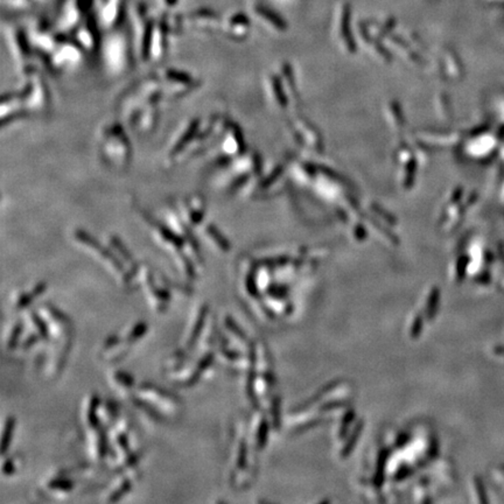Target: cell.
Masks as SVG:
<instances>
[{"label": "cell", "mask_w": 504, "mask_h": 504, "mask_svg": "<svg viewBox=\"0 0 504 504\" xmlns=\"http://www.w3.org/2000/svg\"><path fill=\"white\" fill-rule=\"evenodd\" d=\"M46 289H47V285H46V282H39L34 289H33V292L31 293H23L21 295H20V298L18 299V303H16V307H18V310L20 308H25L26 306L30 305V303L32 302V300L34 299L35 297H39L40 294H42Z\"/></svg>", "instance_id": "11"}, {"label": "cell", "mask_w": 504, "mask_h": 504, "mask_svg": "<svg viewBox=\"0 0 504 504\" xmlns=\"http://www.w3.org/2000/svg\"><path fill=\"white\" fill-rule=\"evenodd\" d=\"M98 154L110 169L123 172L131 165L133 147L125 125L115 120L104 125L98 135Z\"/></svg>", "instance_id": "1"}, {"label": "cell", "mask_w": 504, "mask_h": 504, "mask_svg": "<svg viewBox=\"0 0 504 504\" xmlns=\"http://www.w3.org/2000/svg\"><path fill=\"white\" fill-rule=\"evenodd\" d=\"M73 236L74 239L77 242V244H80L82 248L88 250L96 258H98L99 260H103L109 268L115 270L116 273L122 274L125 281L127 280V272L125 271V265L117 253L112 252V250L104 247L97 239L94 238L89 232L82 230V229L75 230Z\"/></svg>", "instance_id": "6"}, {"label": "cell", "mask_w": 504, "mask_h": 504, "mask_svg": "<svg viewBox=\"0 0 504 504\" xmlns=\"http://www.w3.org/2000/svg\"><path fill=\"white\" fill-rule=\"evenodd\" d=\"M23 331V326H21V323H18L16 326L14 327L13 329V332L11 333V336H10V340H8V348H14L16 347V342H18V339H19V335H20V333H21Z\"/></svg>", "instance_id": "17"}, {"label": "cell", "mask_w": 504, "mask_h": 504, "mask_svg": "<svg viewBox=\"0 0 504 504\" xmlns=\"http://www.w3.org/2000/svg\"><path fill=\"white\" fill-rule=\"evenodd\" d=\"M14 425L15 420L13 417H8L5 424V428H4L3 432V441H2V453L3 455H5L8 447L12 443V436H13L14 432Z\"/></svg>", "instance_id": "12"}, {"label": "cell", "mask_w": 504, "mask_h": 504, "mask_svg": "<svg viewBox=\"0 0 504 504\" xmlns=\"http://www.w3.org/2000/svg\"><path fill=\"white\" fill-rule=\"evenodd\" d=\"M201 118H191L183 124L170 141L166 151V161L170 166L185 164V159L189 148L193 145L201 126Z\"/></svg>", "instance_id": "5"}, {"label": "cell", "mask_w": 504, "mask_h": 504, "mask_svg": "<svg viewBox=\"0 0 504 504\" xmlns=\"http://www.w3.org/2000/svg\"><path fill=\"white\" fill-rule=\"evenodd\" d=\"M156 74L161 82L165 101H177L187 97L201 86V81L198 77L178 68H160Z\"/></svg>", "instance_id": "3"}, {"label": "cell", "mask_w": 504, "mask_h": 504, "mask_svg": "<svg viewBox=\"0 0 504 504\" xmlns=\"http://www.w3.org/2000/svg\"><path fill=\"white\" fill-rule=\"evenodd\" d=\"M179 211L181 212L183 218L191 228L200 227L205 223L207 215V202L203 195L193 193L187 195L181 200L180 203H177Z\"/></svg>", "instance_id": "8"}, {"label": "cell", "mask_w": 504, "mask_h": 504, "mask_svg": "<svg viewBox=\"0 0 504 504\" xmlns=\"http://www.w3.org/2000/svg\"><path fill=\"white\" fill-rule=\"evenodd\" d=\"M51 60L55 73H61L63 70L75 69L78 64H81L83 54L80 46L62 43L54 48L51 54Z\"/></svg>", "instance_id": "9"}, {"label": "cell", "mask_w": 504, "mask_h": 504, "mask_svg": "<svg viewBox=\"0 0 504 504\" xmlns=\"http://www.w3.org/2000/svg\"><path fill=\"white\" fill-rule=\"evenodd\" d=\"M115 380H116V382L118 383V384H120L124 387H127V389L128 387H131L133 384V378L130 376V375H127L126 372H123V371L116 372Z\"/></svg>", "instance_id": "16"}, {"label": "cell", "mask_w": 504, "mask_h": 504, "mask_svg": "<svg viewBox=\"0 0 504 504\" xmlns=\"http://www.w3.org/2000/svg\"><path fill=\"white\" fill-rule=\"evenodd\" d=\"M104 69L112 77H120L130 73L133 68L131 49L124 40H110L104 46Z\"/></svg>", "instance_id": "4"}, {"label": "cell", "mask_w": 504, "mask_h": 504, "mask_svg": "<svg viewBox=\"0 0 504 504\" xmlns=\"http://www.w3.org/2000/svg\"><path fill=\"white\" fill-rule=\"evenodd\" d=\"M25 82L20 88L25 109L30 115H46L52 106V95L43 73L34 65L24 74Z\"/></svg>", "instance_id": "2"}, {"label": "cell", "mask_w": 504, "mask_h": 504, "mask_svg": "<svg viewBox=\"0 0 504 504\" xmlns=\"http://www.w3.org/2000/svg\"><path fill=\"white\" fill-rule=\"evenodd\" d=\"M146 332H147V324L145 322H138L132 328V332L130 333V335H128V341H130L131 343L136 342L137 340L141 339Z\"/></svg>", "instance_id": "15"}, {"label": "cell", "mask_w": 504, "mask_h": 504, "mask_svg": "<svg viewBox=\"0 0 504 504\" xmlns=\"http://www.w3.org/2000/svg\"><path fill=\"white\" fill-rule=\"evenodd\" d=\"M242 148H243V144H242V136L238 127L236 125L229 124L223 136L221 137L216 156L214 154V157L211 158L210 168L223 167L229 159L238 156Z\"/></svg>", "instance_id": "7"}, {"label": "cell", "mask_w": 504, "mask_h": 504, "mask_svg": "<svg viewBox=\"0 0 504 504\" xmlns=\"http://www.w3.org/2000/svg\"><path fill=\"white\" fill-rule=\"evenodd\" d=\"M203 234L208 238V240L221 251H228L230 249V243L227 239V237L221 232L220 229L215 226L214 223H203Z\"/></svg>", "instance_id": "10"}, {"label": "cell", "mask_w": 504, "mask_h": 504, "mask_svg": "<svg viewBox=\"0 0 504 504\" xmlns=\"http://www.w3.org/2000/svg\"><path fill=\"white\" fill-rule=\"evenodd\" d=\"M206 316H207V306L206 307H202V311L200 312L198 322H196V324H195L193 332H191V335L189 337L188 342H187V345H186L187 349H193L194 344H195V342H196L198 337L200 335V333H201V329H202V326H203V321H205Z\"/></svg>", "instance_id": "13"}, {"label": "cell", "mask_w": 504, "mask_h": 504, "mask_svg": "<svg viewBox=\"0 0 504 504\" xmlns=\"http://www.w3.org/2000/svg\"><path fill=\"white\" fill-rule=\"evenodd\" d=\"M48 488L54 491H62V493H69L74 488L73 482L65 477H56L48 483Z\"/></svg>", "instance_id": "14"}]
</instances>
